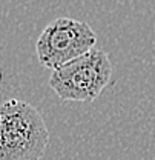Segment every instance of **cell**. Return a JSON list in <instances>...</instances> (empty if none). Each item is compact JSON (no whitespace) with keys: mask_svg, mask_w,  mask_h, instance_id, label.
<instances>
[{"mask_svg":"<svg viewBox=\"0 0 155 160\" xmlns=\"http://www.w3.org/2000/svg\"><path fill=\"white\" fill-rule=\"evenodd\" d=\"M112 76V65L106 51L89 52L52 71L49 86L65 102H92L101 94Z\"/></svg>","mask_w":155,"mask_h":160,"instance_id":"2","label":"cell"},{"mask_svg":"<svg viewBox=\"0 0 155 160\" xmlns=\"http://www.w3.org/2000/svg\"><path fill=\"white\" fill-rule=\"evenodd\" d=\"M95 43L97 34L88 23L58 17L41 31L36 43V52L41 66L56 71L94 49Z\"/></svg>","mask_w":155,"mask_h":160,"instance_id":"3","label":"cell"},{"mask_svg":"<svg viewBox=\"0 0 155 160\" xmlns=\"http://www.w3.org/2000/svg\"><path fill=\"white\" fill-rule=\"evenodd\" d=\"M49 129L28 102L9 99L0 109V160H41Z\"/></svg>","mask_w":155,"mask_h":160,"instance_id":"1","label":"cell"}]
</instances>
